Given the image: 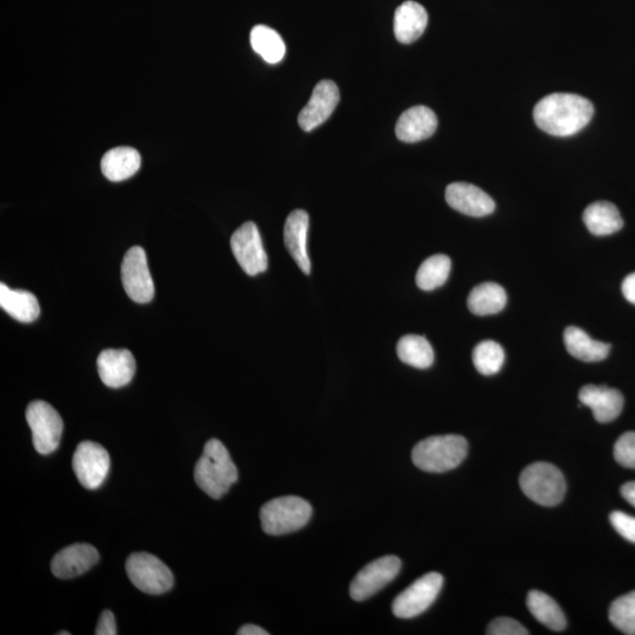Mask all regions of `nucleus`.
I'll use <instances>...</instances> for the list:
<instances>
[{
  "label": "nucleus",
  "mask_w": 635,
  "mask_h": 635,
  "mask_svg": "<svg viewBox=\"0 0 635 635\" xmlns=\"http://www.w3.org/2000/svg\"><path fill=\"white\" fill-rule=\"evenodd\" d=\"M610 620L619 631L635 635V591L613 601Z\"/></svg>",
  "instance_id": "31"
},
{
  "label": "nucleus",
  "mask_w": 635,
  "mask_h": 635,
  "mask_svg": "<svg viewBox=\"0 0 635 635\" xmlns=\"http://www.w3.org/2000/svg\"><path fill=\"white\" fill-rule=\"evenodd\" d=\"M519 483L526 496L541 506H557L565 497V478L552 464L534 463L526 467Z\"/></svg>",
  "instance_id": "5"
},
{
  "label": "nucleus",
  "mask_w": 635,
  "mask_h": 635,
  "mask_svg": "<svg viewBox=\"0 0 635 635\" xmlns=\"http://www.w3.org/2000/svg\"><path fill=\"white\" fill-rule=\"evenodd\" d=\"M445 198L453 210L470 217H486L496 210V203L486 192L469 183L447 186Z\"/></svg>",
  "instance_id": "14"
},
{
  "label": "nucleus",
  "mask_w": 635,
  "mask_h": 635,
  "mask_svg": "<svg viewBox=\"0 0 635 635\" xmlns=\"http://www.w3.org/2000/svg\"><path fill=\"white\" fill-rule=\"evenodd\" d=\"M443 584L444 578L437 572L427 573L414 581L394 599L392 605L394 616L401 619L418 617L436 601Z\"/></svg>",
  "instance_id": "8"
},
{
  "label": "nucleus",
  "mask_w": 635,
  "mask_h": 635,
  "mask_svg": "<svg viewBox=\"0 0 635 635\" xmlns=\"http://www.w3.org/2000/svg\"><path fill=\"white\" fill-rule=\"evenodd\" d=\"M238 635H267L269 632L256 625H245L237 632Z\"/></svg>",
  "instance_id": "38"
},
{
  "label": "nucleus",
  "mask_w": 635,
  "mask_h": 635,
  "mask_svg": "<svg viewBox=\"0 0 635 635\" xmlns=\"http://www.w3.org/2000/svg\"><path fill=\"white\" fill-rule=\"evenodd\" d=\"M473 364L483 376L497 374L505 363V351L493 340H485L473 351Z\"/></svg>",
  "instance_id": "30"
},
{
  "label": "nucleus",
  "mask_w": 635,
  "mask_h": 635,
  "mask_svg": "<svg viewBox=\"0 0 635 635\" xmlns=\"http://www.w3.org/2000/svg\"><path fill=\"white\" fill-rule=\"evenodd\" d=\"M96 635H116L118 634L116 619L113 616V613L109 610H106L102 613L98 620V625L96 628Z\"/></svg>",
  "instance_id": "35"
},
{
  "label": "nucleus",
  "mask_w": 635,
  "mask_h": 635,
  "mask_svg": "<svg viewBox=\"0 0 635 635\" xmlns=\"http://www.w3.org/2000/svg\"><path fill=\"white\" fill-rule=\"evenodd\" d=\"M451 267V259L445 254L427 258L417 272L416 283L419 289L433 291L443 286L450 277Z\"/></svg>",
  "instance_id": "29"
},
{
  "label": "nucleus",
  "mask_w": 635,
  "mask_h": 635,
  "mask_svg": "<svg viewBox=\"0 0 635 635\" xmlns=\"http://www.w3.org/2000/svg\"><path fill=\"white\" fill-rule=\"evenodd\" d=\"M195 480L200 490L213 499L224 497L236 483L238 470L222 441H207L196 465Z\"/></svg>",
  "instance_id": "2"
},
{
  "label": "nucleus",
  "mask_w": 635,
  "mask_h": 635,
  "mask_svg": "<svg viewBox=\"0 0 635 635\" xmlns=\"http://www.w3.org/2000/svg\"><path fill=\"white\" fill-rule=\"evenodd\" d=\"M122 282L127 296L133 302L146 304L155 297V284L143 247L133 246L126 252L122 264Z\"/></svg>",
  "instance_id": "10"
},
{
  "label": "nucleus",
  "mask_w": 635,
  "mask_h": 635,
  "mask_svg": "<svg viewBox=\"0 0 635 635\" xmlns=\"http://www.w3.org/2000/svg\"><path fill=\"white\" fill-rule=\"evenodd\" d=\"M437 127L436 113L426 106H413L399 117L396 135L401 142L417 143L433 136Z\"/></svg>",
  "instance_id": "19"
},
{
  "label": "nucleus",
  "mask_w": 635,
  "mask_h": 635,
  "mask_svg": "<svg viewBox=\"0 0 635 635\" xmlns=\"http://www.w3.org/2000/svg\"><path fill=\"white\" fill-rule=\"evenodd\" d=\"M579 400L590 407L594 418L601 424L616 420L624 407L623 394L607 386L586 385L579 392Z\"/></svg>",
  "instance_id": "17"
},
{
  "label": "nucleus",
  "mask_w": 635,
  "mask_h": 635,
  "mask_svg": "<svg viewBox=\"0 0 635 635\" xmlns=\"http://www.w3.org/2000/svg\"><path fill=\"white\" fill-rule=\"evenodd\" d=\"M109 452L93 441H83L73 454L72 466L77 479L85 489L97 490L110 471Z\"/></svg>",
  "instance_id": "9"
},
{
  "label": "nucleus",
  "mask_w": 635,
  "mask_h": 635,
  "mask_svg": "<svg viewBox=\"0 0 635 635\" xmlns=\"http://www.w3.org/2000/svg\"><path fill=\"white\" fill-rule=\"evenodd\" d=\"M401 561L394 556H386L372 561L353 579L350 594L356 601H364L391 583L400 572Z\"/></svg>",
  "instance_id": "12"
},
{
  "label": "nucleus",
  "mask_w": 635,
  "mask_h": 635,
  "mask_svg": "<svg viewBox=\"0 0 635 635\" xmlns=\"http://www.w3.org/2000/svg\"><path fill=\"white\" fill-rule=\"evenodd\" d=\"M621 290H623L627 302L635 305V272L625 278Z\"/></svg>",
  "instance_id": "36"
},
{
  "label": "nucleus",
  "mask_w": 635,
  "mask_h": 635,
  "mask_svg": "<svg viewBox=\"0 0 635 635\" xmlns=\"http://www.w3.org/2000/svg\"><path fill=\"white\" fill-rule=\"evenodd\" d=\"M507 303L506 292L499 284L483 283L471 291L467 306L476 316H492L505 309Z\"/></svg>",
  "instance_id": "25"
},
{
  "label": "nucleus",
  "mask_w": 635,
  "mask_h": 635,
  "mask_svg": "<svg viewBox=\"0 0 635 635\" xmlns=\"http://www.w3.org/2000/svg\"><path fill=\"white\" fill-rule=\"evenodd\" d=\"M100 379L112 389L131 383L136 373V360L129 350H105L97 359Z\"/></svg>",
  "instance_id": "16"
},
{
  "label": "nucleus",
  "mask_w": 635,
  "mask_h": 635,
  "mask_svg": "<svg viewBox=\"0 0 635 635\" xmlns=\"http://www.w3.org/2000/svg\"><path fill=\"white\" fill-rule=\"evenodd\" d=\"M621 496L625 498L627 503H630L635 507V481H631V483L625 484L621 487Z\"/></svg>",
  "instance_id": "37"
},
{
  "label": "nucleus",
  "mask_w": 635,
  "mask_h": 635,
  "mask_svg": "<svg viewBox=\"0 0 635 635\" xmlns=\"http://www.w3.org/2000/svg\"><path fill=\"white\" fill-rule=\"evenodd\" d=\"M427 23L429 15L424 6L409 0L401 4L394 15V35L398 42L411 44L423 36Z\"/></svg>",
  "instance_id": "20"
},
{
  "label": "nucleus",
  "mask_w": 635,
  "mask_h": 635,
  "mask_svg": "<svg viewBox=\"0 0 635 635\" xmlns=\"http://www.w3.org/2000/svg\"><path fill=\"white\" fill-rule=\"evenodd\" d=\"M0 306L20 323L35 322L40 314V306L35 294L25 290H13L0 284Z\"/></svg>",
  "instance_id": "23"
},
{
  "label": "nucleus",
  "mask_w": 635,
  "mask_h": 635,
  "mask_svg": "<svg viewBox=\"0 0 635 635\" xmlns=\"http://www.w3.org/2000/svg\"><path fill=\"white\" fill-rule=\"evenodd\" d=\"M527 607L539 623L552 631H564L566 617L560 606L546 593L531 591L527 596Z\"/></svg>",
  "instance_id": "26"
},
{
  "label": "nucleus",
  "mask_w": 635,
  "mask_h": 635,
  "mask_svg": "<svg viewBox=\"0 0 635 635\" xmlns=\"http://www.w3.org/2000/svg\"><path fill=\"white\" fill-rule=\"evenodd\" d=\"M311 516V505L294 496L272 499L260 510L263 530L270 536L296 532L309 523Z\"/></svg>",
  "instance_id": "4"
},
{
  "label": "nucleus",
  "mask_w": 635,
  "mask_h": 635,
  "mask_svg": "<svg viewBox=\"0 0 635 635\" xmlns=\"http://www.w3.org/2000/svg\"><path fill=\"white\" fill-rule=\"evenodd\" d=\"M397 354L401 362L420 370L429 369L434 362V352L429 340L416 334H407L400 338Z\"/></svg>",
  "instance_id": "27"
},
{
  "label": "nucleus",
  "mask_w": 635,
  "mask_h": 635,
  "mask_svg": "<svg viewBox=\"0 0 635 635\" xmlns=\"http://www.w3.org/2000/svg\"><path fill=\"white\" fill-rule=\"evenodd\" d=\"M310 218L304 210H296L287 217L284 226V242L294 262L307 276L311 273V260L307 253Z\"/></svg>",
  "instance_id": "18"
},
{
  "label": "nucleus",
  "mask_w": 635,
  "mask_h": 635,
  "mask_svg": "<svg viewBox=\"0 0 635 635\" xmlns=\"http://www.w3.org/2000/svg\"><path fill=\"white\" fill-rule=\"evenodd\" d=\"M566 350L585 363H597L607 358L611 345L597 342L577 326H568L564 333Z\"/></svg>",
  "instance_id": "21"
},
{
  "label": "nucleus",
  "mask_w": 635,
  "mask_h": 635,
  "mask_svg": "<svg viewBox=\"0 0 635 635\" xmlns=\"http://www.w3.org/2000/svg\"><path fill=\"white\" fill-rule=\"evenodd\" d=\"M487 634L490 635H527L530 634L526 628L518 623L517 620L511 618L494 619L487 628Z\"/></svg>",
  "instance_id": "33"
},
{
  "label": "nucleus",
  "mask_w": 635,
  "mask_h": 635,
  "mask_svg": "<svg viewBox=\"0 0 635 635\" xmlns=\"http://www.w3.org/2000/svg\"><path fill=\"white\" fill-rule=\"evenodd\" d=\"M142 165L139 152L129 146H120L106 152L102 159L103 175L111 182H123L135 176Z\"/></svg>",
  "instance_id": "22"
},
{
  "label": "nucleus",
  "mask_w": 635,
  "mask_h": 635,
  "mask_svg": "<svg viewBox=\"0 0 635 635\" xmlns=\"http://www.w3.org/2000/svg\"><path fill=\"white\" fill-rule=\"evenodd\" d=\"M469 444L464 437L446 434L420 441L414 446L412 460L418 469L444 473L456 469L467 456Z\"/></svg>",
  "instance_id": "3"
},
{
  "label": "nucleus",
  "mask_w": 635,
  "mask_h": 635,
  "mask_svg": "<svg viewBox=\"0 0 635 635\" xmlns=\"http://www.w3.org/2000/svg\"><path fill=\"white\" fill-rule=\"evenodd\" d=\"M231 249L238 264L249 276L254 277L267 270L269 258H267L258 227L253 222L243 224L233 233Z\"/></svg>",
  "instance_id": "11"
},
{
  "label": "nucleus",
  "mask_w": 635,
  "mask_h": 635,
  "mask_svg": "<svg viewBox=\"0 0 635 635\" xmlns=\"http://www.w3.org/2000/svg\"><path fill=\"white\" fill-rule=\"evenodd\" d=\"M250 42L252 49L265 62L277 64L282 62L286 53V46L282 36L277 31L265 25H257L251 31Z\"/></svg>",
  "instance_id": "28"
},
{
  "label": "nucleus",
  "mask_w": 635,
  "mask_h": 635,
  "mask_svg": "<svg viewBox=\"0 0 635 635\" xmlns=\"http://www.w3.org/2000/svg\"><path fill=\"white\" fill-rule=\"evenodd\" d=\"M614 458L619 465L635 470V432H626L617 440Z\"/></svg>",
  "instance_id": "32"
},
{
  "label": "nucleus",
  "mask_w": 635,
  "mask_h": 635,
  "mask_svg": "<svg viewBox=\"0 0 635 635\" xmlns=\"http://www.w3.org/2000/svg\"><path fill=\"white\" fill-rule=\"evenodd\" d=\"M126 573L131 583L147 594L169 592L175 583L170 568L150 553L131 554L126 561Z\"/></svg>",
  "instance_id": "6"
},
{
  "label": "nucleus",
  "mask_w": 635,
  "mask_h": 635,
  "mask_svg": "<svg viewBox=\"0 0 635 635\" xmlns=\"http://www.w3.org/2000/svg\"><path fill=\"white\" fill-rule=\"evenodd\" d=\"M594 115L590 100L574 93H553L541 99L533 111L540 130L554 137L576 135L590 124Z\"/></svg>",
  "instance_id": "1"
},
{
  "label": "nucleus",
  "mask_w": 635,
  "mask_h": 635,
  "mask_svg": "<svg viewBox=\"0 0 635 635\" xmlns=\"http://www.w3.org/2000/svg\"><path fill=\"white\" fill-rule=\"evenodd\" d=\"M98 560L96 547L90 544L70 545L52 559L51 571L59 579L76 578L88 572Z\"/></svg>",
  "instance_id": "15"
},
{
  "label": "nucleus",
  "mask_w": 635,
  "mask_h": 635,
  "mask_svg": "<svg viewBox=\"0 0 635 635\" xmlns=\"http://www.w3.org/2000/svg\"><path fill=\"white\" fill-rule=\"evenodd\" d=\"M583 219L588 231L598 237L614 235L624 226V220L617 206L608 202L588 205Z\"/></svg>",
  "instance_id": "24"
},
{
  "label": "nucleus",
  "mask_w": 635,
  "mask_h": 635,
  "mask_svg": "<svg viewBox=\"0 0 635 635\" xmlns=\"http://www.w3.org/2000/svg\"><path fill=\"white\" fill-rule=\"evenodd\" d=\"M610 521L614 530H616L621 537L631 541L635 544V518L628 516V514L620 511L613 512L610 517Z\"/></svg>",
  "instance_id": "34"
},
{
  "label": "nucleus",
  "mask_w": 635,
  "mask_h": 635,
  "mask_svg": "<svg viewBox=\"0 0 635 635\" xmlns=\"http://www.w3.org/2000/svg\"><path fill=\"white\" fill-rule=\"evenodd\" d=\"M33 446L40 454L55 452L62 439L64 423L59 413L43 400L32 401L26 409Z\"/></svg>",
  "instance_id": "7"
},
{
  "label": "nucleus",
  "mask_w": 635,
  "mask_h": 635,
  "mask_svg": "<svg viewBox=\"0 0 635 635\" xmlns=\"http://www.w3.org/2000/svg\"><path fill=\"white\" fill-rule=\"evenodd\" d=\"M70 632H59L58 635H70Z\"/></svg>",
  "instance_id": "39"
},
{
  "label": "nucleus",
  "mask_w": 635,
  "mask_h": 635,
  "mask_svg": "<svg viewBox=\"0 0 635 635\" xmlns=\"http://www.w3.org/2000/svg\"><path fill=\"white\" fill-rule=\"evenodd\" d=\"M340 93L336 83L325 79L314 88L310 102L300 112L298 123L306 132L324 124L336 110Z\"/></svg>",
  "instance_id": "13"
}]
</instances>
